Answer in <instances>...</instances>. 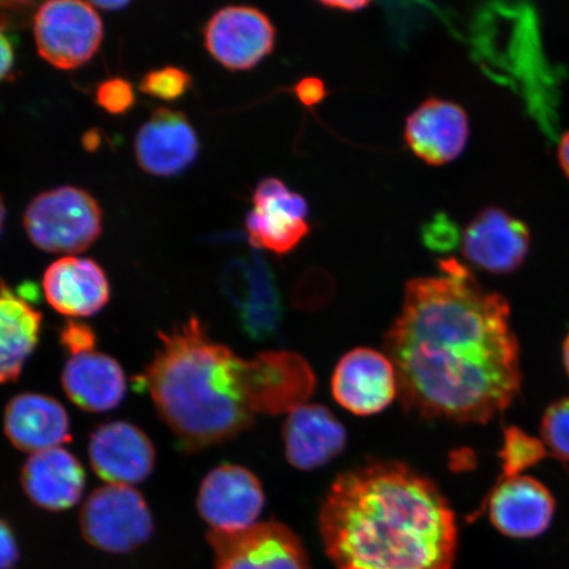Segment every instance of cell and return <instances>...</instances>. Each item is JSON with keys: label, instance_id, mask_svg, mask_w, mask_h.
<instances>
[{"label": "cell", "instance_id": "7", "mask_svg": "<svg viewBox=\"0 0 569 569\" xmlns=\"http://www.w3.org/2000/svg\"><path fill=\"white\" fill-rule=\"evenodd\" d=\"M216 569H312L301 539L280 522L234 531H210Z\"/></svg>", "mask_w": 569, "mask_h": 569}, {"label": "cell", "instance_id": "5", "mask_svg": "<svg viewBox=\"0 0 569 569\" xmlns=\"http://www.w3.org/2000/svg\"><path fill=\"white\" fill-rule=\"evenodd\" d=\"M80 526L88 543L110 553L139 549L151 539L154 529L144 497L122 483L96 489L82 507Z\"/></svg>", "mask_w": 569, "mask_h": 569}, {"label": "cell", "instance_id": "4", "mask_svg": "<svg viewBox=\"0 0 569 569\" xmlns=\"http://www.w3.org/2000/svg\"><path fill=\"white\" fill-rule=\"evenodd\" d=\"M102 209L82 189L61 187L44 191L27 206L23 224L41 251L73 256L87 251L102 233Z\"/></svg>", "mask_w": 569, "mask_h": 569}, {"label": "cell", "instance_id": "36", "mask_svg": "<svg viewBox=\"0 0 569 569\" xmlns=\"http://www.w3.org/2000/svg\"><path fill=\"white\" fill-rule=\"evenodd\" d=\"M92 4H94V7H98V9L106 11H116L119 9H123V7L127 6L126 2H98Z\"/></svg>", "mask_w": 569, "mask_h": 569}, {"label": "cell", "instance_id": "25", "mask_svg": "<svg viewBox=\"0 0 569 569\" xmlns=\"http://www.w3.org/2000/svg\"><path fill=\"white\" fill-rule=\"evenodd\" d=\"M253 209H276L291 216L308 219L309 204L306 199L291 191L280 178L269 177L259 182L252 196Z\"/></svg>", "mask_w": 569, "mask_h": 569}, {"label": "cell", "instance_id": "21", "mask_svg": "<svg viewBox=\"0 0 569 569\" xmlns=\"http://www.w3.org/2000/svg\"><path fill=\"white\" fill-rule=\"evenodd\" d=\"M62 387L70 401L90 412H104L124 400L127 379L116 359L101 352L71 356L62 371Z\"/></svg>", "mask_w": 569, "mask_h": 569}, {"label": "cell", "instance_id": "12", "mask_svg": "<svg viewBox=\"0 0 569 569\" xmlns=\"http://www.w3.org/2000/svg\"><path fill=\"white\" fill-rule=\"evenodd\" d=\"M92 469L110 483L131 486L144 481L156 462L154 447L139 427L124 421L98 426L89 440Z\"/></svg>", "mask_w": 569, "mask_h": 569}, {"label": "cell", "instance_id": "16", "mask_svg": "<svg viewBox=\"0 0 569 569\" xmlns=\"http://www.w3.org/2000/svg\"><path fill=\"white\" fill-rule=\"evenodd\" d=\"M284 457L300 471H315L337 459L347 446V430L332 412L302 403L288 412L283 430Z\"/></svg>", "mask_w": 569, "mask_h": 569}, {"label": "cell", "instance_id": "30", "mask_svg": "<svg viewBox=\"0 0 569 569\" xmlns=\"http://www.w3.org/2000/svg\"><path fill=\"white\" fill-rule=\"evenodd\" d=\"M453 232L450 220H447L445 216H439L431 220L429 224L425 226V244L433 249V251H447V249L453 246Z\"/></svg>", "mask_w": 569, "mask_h": 569}, {"label": "cell", "instance_id": "26", "mask_svg": "<svg viewBox=\"0 0 569 569\" xmlns=\"http://www.w3.org/2000/svg\"><path fill=\"white\" fill-rule=\"evenodd\" d=\"M540 431L547 451L569 461V397L550 405L545 412Z\"/></svg>", "mask_w": 569, "mask_h": 569}, {"label": "cell", "instance_id": "35", "mask_svg": "<svg viewBox=\"0 0 569 569\" xmlns=\"http://www.w3.org/2000/svg\"><path fill=\"white\" fill-rule=\"evenodd\" d=\"M559 162H560L561 169L565 170V173L569 178V131L560 140Z\"/></svg>", "mask_w": 569, "mask_h": 569}, {"label": "cell", "instance_id": "18", "mask_svg": "<svg viewBox=\"0 0 569 569\" xmlns=\"http://www.w3.org/2000/svg\"><path fill=\"white\" fill-rule=\"evenodd\" d=\"M87 475L81 461L66 448L32 453L21 469V487L41 509L61 511L81 500Z\"/></svg>", "mask_w": 569, "mask_h": 569}, {"label": "cell", "instance_id": "32", "mask_svg": "<svg viewBox=\"0 0 569 569\" xmlns=\"http://www.w3.org/2000/svg\"><path fill=\"white\" fill-rule=\"evenodd\" d=\"M298 101L306 107L317 106L327 96L325 83L316 77L303 78L295 88Z\"/></svg>", "mask_w": 569, "mask_h": 569}, {"label": "cell", "instance_id": "37", "mask_svg": "<svg viewBox=\"0 0 569 569\" xmlns=\"http://www.w3.org/2000/svg\"><path fill=\"white\" fill-rule=\"evenodd\" d=\"M563 362H565L566 371L569 376V333H568V337L566 338L565 345H563Z\"/></svg>", "mask_w": 569, "mask_h": 569}, {"label": "cell", "instance_id": "9", "mask_svg": "<svg viewBox=\"0 0 569 569\" xmlns=\"http://www.w3.org/2000/svg\"><path fill=\"white\" fill-rule=\"evenodd\" d=\"M197 508L212 531H241L259 523L266 508V493L249 469L222 465L203 479Z\"/></svg>", "mask_w": 569, "mask_h": 569}, {"label": "cell", "instance_id": "34", "mask_svg": "<svg viewBox=\"0 0 569 569\" xmlns=\"http://www.w3.org/2000/svg\"><path fill=\"white\" fill-rule=\"evenodd\" d=\"M320 4L325 6L326 9L343 12H359L369 6L368 2H322Z\"/></svg>", "mask_w": 569, "mask_h": 569}, {"label": "cell", "instance_id": "19", "mask_svg": "<svg viewBox=\"0 0 569 569\" xmlns=\"http://www.w3.org/2000/svg\"><path fill=\"white\" fill-rule=\"evenodd\" d=\"M4 432L24 452H41L71 440L69 417L54 398L38 393L13 397L4 411Z\"/></svg>", "mask_w": 569, "mask_h": 569}, {"label": "cell", "instance_id": "3", "mask_svg": "<svg viewBox=\"0 0 569 569\" xmlns=\"http://www.w3.org/2000/svg\"><path fill=\"white\" fill-rule=\"evenodd\" d=\"M319 532L337 569H451L457 517L436 483L395 461L338 476Z\"/></svg>", "mask_w": 569, "mask_h": 569}, {"label": "cell", "instance_id": "20", "mask_svg": "<svg viewBox=\"0 0 569 569\" xmlns=\"http://www.w3.org/2000/svg\"><path fill=\"white\" fill-rule=\"evenodd\" d=\"M234 276L230 296L239 310L241 329L253 340L272 338L281 325L283 306L268 262L254 253L251 262Z\"/></svg>", "mask_w": 569, "mask_h": 569}, {"label": "cell", "instance_id": "33", "mask_svg": "<svg viewBox=\"0 0 569 569\" xmlns=\"http://www.w3.org/2000/svg\"><path fill=\"white\" fill-rule=\"evenodd\" d=\"M13 67V48L11 41L0 30V81L11 73Z\"/></svg>", "mask_w": 569, "mask_h": 569}, {"label": "cell", "instance_id": "13", "mask_svg": "<svg viewBox=\"0 0 569 569\" xmlns=\"http://www.w3.org/2000/svg\"><path fill=\"white\" fill-rule=\"evenodd\" d=\"M530 247L528 227L500 209H487L467 227L462 254L493 274H507L522 266Z\"/></svg>", "mask_w": 569, "mask_h": 569}, {"label": "cell", "instance_id": "17", "mask_svg": "<svg viewBox=\"0 0 569 569\" xmlns=\"http://www.w3.org/2000/svg\"><path fill=\"white\" fill-rule=\"evenodd\" d=\"M42 289L49 305L60 315L87 318L110 300V282L96 261L63 256L46 270Z\"/></svg>", "mask_w": 569, "mask_h": 569}, {"label": "cell", "instance_id": "31", "mask_svg": "<svg viewBox=\"0 0 569 569\" xmlns=\"http://www.w3.org/2000/svg\"><path fill=\"white\" fill-rule=\"evenodd\" d=\"M20 558L16 533L11 526L0 518V569H13Z\"/></svg>", "mask_w": 569, "mask_h": 569}, {"label": "cell", "instance_id": "10", "mask_svg": "<svg viewBox=\"0 0 569 569\" xmlns=\"http://www.w3.org/2000/svg\"><path fill=\"white\" fill-rule=\"evenodd\" d=\"M331 389L340 407L352 415H379L398 396L396 368L387 353L355 348L339 360Z\"/></svg>", "mask_w": 569, "mask_h": 569}, {"label": "cell", "instance_id": "8", "mask_svg": "<svg viewBox=\"0 0 569 569\" xmlns=\"http://www.w3.org/2000/svg\"><path fill=\"white\" fill-rule=\"evenodd\" d=\"M204 47L230 70H249L273 52L276 28L267 13L252 6H229L208 21Z\"/></svg>", "mask_w": 569, "mask_h": 569}, {"label": "cell", "instance_id": "27", "mask_svg": "<svg viewBox=\"0 0 569 569\" xmlns=\"http://www.w3.org/2000/svg\"><path fill=\"white\" fill-rule=\"evenodd\" d=\"M190 84L191 77L187 71L166 67L149 71L140 82V90L147 96L169 102L187 94Z\"/></svg>", "mask_w": 569, "mask_h": 569}, {"label": "cell", "instance_id": "22", "mask_svg": "<svg viewBox=\"0 0 569 569\" xmlns=\"http://www.w3.org/2000/svg\"><path fill=\"white\" fill-rule=\"evenodd\" d=\"M41 312L0 281V383L17 381L40 338Z\"/></svg>", "mask_w": 569, "mask_h": 569}, {"label": "cell", "instance_id": "23", "mask_svg": "<svg viewBox=\"0 0 569 569\" xmlns=\"http://www.w3.org/2000/svg\"><path fill=\"white\" fill-rule=\"evenodd\" d=\"M246 230L254 248L282 256L302 243L310 233L308 219L274 209H253L246 218Z\"/></svg>", "mask_w": 569, "mask_h": 569}, {"label": "cell", "instance_id": "11", "mask_svg": "<svg viewBox=\"0 0 569 569\" xmlns=\"http://www.w3.org/2000/svg\"><path fill=\"white\" fill-rule=\"evenodd\" d=\"M487 507L495 528L513 539L542 536L555 515L550 490L526 475L500 480L488 497Z\"/></svg>", "mask_w": 569, "mask_h": 569}, {"label": "cell", "instance_id": "28", "mask_svg": "<svg viewBox=\"0 0 569 569\" xmlns=\"http://www.w3.org/2000/svg\"><path fill=\"white\" fill-rule=\"evenodd\" d=\"M137 101L133 87L124 78H110L99 84L96 102L111 116H123L130 111Z\"/></svg>", "mask_w": 569, "mask_h": 569}, {"label": "cell", "instance_id": "24", "mask_svg": "<svg viewBox=\"0 0 569 569\" xmlns=\"http://www.w3.org/2000/svg\"><path fill=\"white\" fill-rule=\"evenodd\" d=\"M546 446L540 440L528 436L518 427L505 431V440L500 457L502 458L503 478H516L526 469L538 465L546 457ZM501 479V480H502Z\"/></svg>", "mask_w": 569, "mask_h": 569}, {"label": "cell", "instance_id": "1", "mask_svg": "<svg viewBox=\"0 0 569 569\" xmlns=\"http://www.w3.org/2000/svg\"><path fill=\"white\" fill-rule=\"evenodd\" d=\"M439 270L407 283L386 337L398 396L427 419L488 423L522 386L510 306L457 259L439 261Z\"/></svg>", "mask_w": 569, "mask_h": 569}, {"label": "cell", "instance_id": "15", "mask_svg": "<svg viewBox=\"0 0 569 569\" xmlns=\"http://www.w3.org/2000/svg\"><path fill=\"white\" fill-rule=\"evenodd\" d=\"M199 140L182 112L159 109L141 126L134 139V153L142 170L158 177H172L197 159Z\"/></svg>", "mask_w": 569, "mask_h": 569}, {"label": "cell", "instance_id": "38", "mask_svg": "<svg viewBox=\"0 0 569 569\" xmlns=\"http://www.w3.org/2000/svg\"><path fill=\"white\" fill-rule=\"evenodd\" d=\"M6 219V204L2 194H0V232H2Z\"/></svg>", "mask_w": 569, "mask_h": 569}, {"label": "cell", "instance_id": "29", "mask_svg": "<svg viewBox=\"0 0 569 569\" xmlns=\"http://www.w3.org/2000/svg\"><path fill=\"white\" fill-rule=\"evenodd\" d=\"M60 340L71 356L94 351L97 343L94 331L89 326L73 320L62 327Z\"/></svg>", "mask_w": 569, "mask_h": 569}, {"label": "cell", "instance_id": "6", "mask_svg": "<svg viewBox=\"0 0 569 569\" xmlns=\"http://www.w3.org/2000/svg\"><path fill=\"white\" fill-rule=\"evenodd\" d=\"M33 34L42 59L54 68L71 70L97 54L103 40V23L92 3L52 0L36 11Z\"/></svg>", "mask_w": 569, "mask_h": 569}, {"label": "cell", "instance_id": "2", "mask_svg": "<svg viewBox=\"0 0 569 569\" xmlns=\"http://www.w3.org/2000/svg\"><path fill=\"white\" fill-rule=\"evenodd\" d=\"M159 337L141 382L184 451L223 443L259 416L288 415L315 393L316 375L300 355L240 358L196 317Z\"/></svg>", "mask_w": 569, "mask_h": 569}, {"label": "cell", "instance_id": "14", "mask_svg": "<svg viewBox=\"0 0 569 569\" xmlns=\"http://www.w3.org/2000/svg\"><path fill=\"white\" fill-rule=\"evenodd\" d=\"M469 139L467 112L445 99H427L407 120L405 141L429 166L452 162L465 152Z\"/></svg>", "mask_w": 569, "mask_h": 569}]
</instances>
